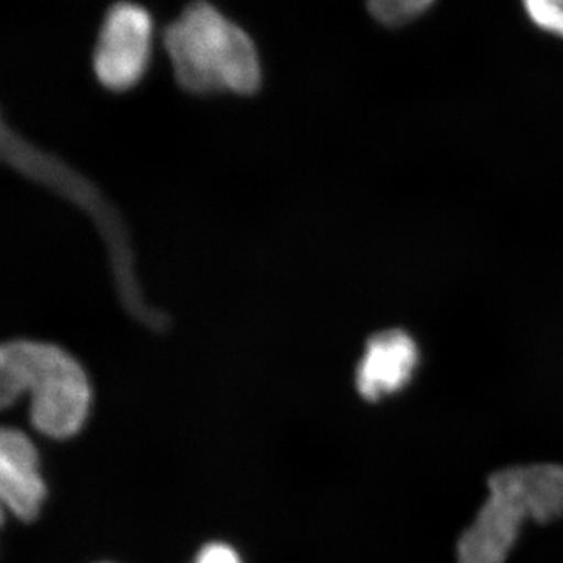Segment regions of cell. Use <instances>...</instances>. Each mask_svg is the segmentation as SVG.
<instances>
[{
	"label": "cell",
	"mask_w": 563,
	"mask_h": 563,
	"mask_svg": "<svg viewBox=\"0 0 563 563\" xmlns=\"http://www.w3.org/2000/svg\"><path fill=\"white\" fill-rule=\"evenodd\" d=\"M151 51V14L136 3H117L107 13L92 54L96 79L109 91L132 90L146 74Z\"/></svg>",
	"instance_id": "cell-5"
},
{
	"label": "cell",
	"mask_w": 563,
	"mask_h": 563,
	"mask_svg": "<svg viewBox=\"0 0 563 563\" xmlns=\"http://www.w3.org/2000/svg\"><path fill=\"white\" fill-rule=\"evenodd\" d=\"M195 563H242L240 555L225 543H209L202 548Z\"/></svg>",
	"instance_id": "cell-10"
},
{
	"label": "cell",
	"mask_w": 563,
	"mask_h": 563,
	"mask_svg": "<svg viewBox=\"0 0 563 563\" xmlns=\"http://www.w3.org/2000/svg\"><path fill=\"white\" fill-rule=\"evenodd\" d=\"M174 77L191 95L261 90L262 66L251 36L206 0H196L165 32Z\"/></svg>",
	"instance_id": "cell-3"
},
{
	"label": "cell",
	"mask_w": 563,
	"mask_h": 563,
	"mask_svg": "<svg viewBox=\"0 0 563 563\" xmlns=\"http://www.w3.org/2000/svg\"><path fill=\"white\" fill-rule=\"evenodd\" d=\"M35 444L18 429L0 432V498L18 520L33 521L46 499Z\"/></svg>",
	"instance_id": "cell-6"
},
{
	"label": "cell",
	"mask_w": 563,
	"mask_h": 563,
	"mask_svg": "<svg viewBox=\"0 0 563 563\" xmlns=\"http://www.w3.org/2000/svg\"><path fill=\"white\" fill-rule=\"evenodd\" d=\"M488 496L457 543V563H504L526 521L548 525L563 518V466H509L488 477Z\"/></svg>",
	"instance_id": "cell-4"
},
{
	"label": "cell",
	"mask_w": 563,
	"mask_h": 563,
	"mask_svg": "<svg viewBox=\"0 0 563 563\" xmlns=\"http://www.w3.org/2000/svg\"><path fill=\"white\" fill-rule=\"evenodd\" d=\"M31 395L36 431L65 440L84 428L90 412L91 385L70 352L54 343L16 339L0 347V407L9 409Z\"/></svg>",
	"instance_id": "cell-2"
},
{
	"label": "cell",
	"mask_w": 563,
	"mask_h": 563,
	"mask_svg": "<svg viewBox=\"0 0 563 563\" xmlns=\"http://www.w3.org/2000/svg\"><path fill=\"white\" fill-rule=\"evenodd\" d=\"M523 5L537 27L563 38V0H523Z\"/></svg>",
	"instance_id": "cell-9"
},
{
	"label": "cell",
	"mask_w": 563,
	"mask_h": 563,
	"mask_svg": "<svg viewBox=\"0 0 563 563\" xmlns=\"http://www.w3.org/2000/svg\"><path fill=\"white\" fill-rule=\"evenodd\" d=\"M2 154L11 168L68 199L91 218L106 243L114 288L125 312L151 331L165 332L169 317L144 298L128 228L102 191L57 155L25 140L5 121L2 122Z\"/></svg>",
	"instance_id": "cell-1"
},
{
	"label": "cell",
	"mask_w": 563,
	"mask_h": 563,
	"mask_svg": "<svg viewBox=\"0 0 563 563\" xmlns=\"http://www.w3.org/2000/svg\"><path fill=\"white\" fill-rule=\"evenodd\" d=\"M433 0H368V9L385 25H401L429 9Z\"/></svg>",
	"instance_id": "cell-8"
},
{
	"label": "cell",
	"mask_w": 563,
	"mask_h": 563,
	"mask_svg": "<svg viewBox=\"0 0 563 563\" xmlns=\"http://www.w3.org/2000/svg\"><path fill=\"white\" fill-rule=\"evenodd\" d=\"M420 361L412 336L402 331L377 333L366 343L355 372V387L366 401H380L412 379Z\"/></svg>",
	"instance_id": "cell-7"
}]
</instances>
